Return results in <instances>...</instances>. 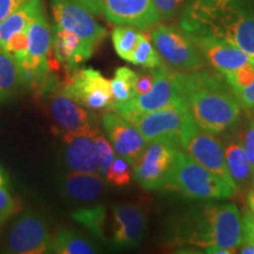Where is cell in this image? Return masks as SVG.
Segmentation results:
<instances>
[{
    "instance_id": "6da1fadb",
    "label": "cell",
    "mask_w": 254,
    "mask_h": 254,
    "mask_svg": "<svg viewBox=\"0 0 254 254\" xmlns=\"http://www.w3.org/2000/svg\"><path fill=\"white\" fill-rule=\"evenodd\" d=\"M243 241L241 213L234 204L208 201L178 219L172 243L212 254L236 253Z\"/></svg>"
},
{
    "instance_id": "7a4b0ae2",
    "label": "cell",
    "mask_w": 254,
    "mask_h": 254,
    "mask_svg": "<svg viewBox=\"0 0 254 254\" xmlns=\"http://www.w3.org/2000/svg\"><path fill=\"white\" fill-rule=\"evenodd\" d=\"M178 97L200 128L219 134L239 123L241 105L226 81L205 72L174 73Z\"/></svg>"
},
{
    "instance_id": "3957f363",
    "label": "cell",
    "mask_w": 254,
    "mask_h": 254,
    "mask_svg": "<svg viewBox=\"0 0 254 254\" xmlns=\"http://www.w3.org/2000/svg\"><path fill=\"white\" fill-rule=\"evenodd\" d=\"M180 26L190 38L228 41L254 57V7L247 0H193Z\"/></svg>"
},
{
    "instance_id": "277c9868",
    "label": "cell",
    "mask_w": 254,
    "mask_h": 254,
    "mask_svg": "<svg viewBox=\"0 0 254 254\" xmlns=\"http://www.w3.org/2000/svg\"><path fill=\"white\" fill-rule=\"evenodd\" d=\"M164 190L177 192L184 198L201 201L228 199L236 193L233 187L193 160L182 148L177 151Z\"/></svg>"
},
{
    "instance_id": "5b68a950",
    "label": "cell",
    "mask_w": 254,
    "mask_h": 254,
    "mask_svg": "<svg viewBox=\"0 0 254 254\" xmlns=\"http://www.w3.org/2000/svg\"><path fill=\"white\" fill-rule=\"evenodd\" d=\"M179 148V145L168 139L147 142L144 152L132 165L135 182L146 190H164Z\"/></svg>"
},
{
    "instance_id": "8992f818",
    "label": "cell",
    "mask_w": 254,
    "mask_h": 254,
    "mask_svg": "<svg viewBox=\"0 0 254 254\" xmlns=\"http://www.w3.org/2000/svg\"><path fill=\"white\" fill-rule=\"evenodd\" d=\"M180 148L193 160L233 187L237 192V187L228 172L224 147L214 133L200 128L192 119L180 138Z\"/></svg>"
},
{
    "instance_id": "52a82bcc",
    "label": "cell",
    "mask_w": 254,
    "mask_h": 254,
    "mask_svg": "<svg viewBox=\"0 0 254 254\" xmlns=\"http://www.w3.org/2000/svg\"><path fill=\"white\" fill-rule=\"evenodd\" d=\"M151 39L165 65L174 71H195L204 64L195 44L183 30L167 25H155Z\"/></svg>"
},
{
    "instance_id": "ba28073f",
    "label": "cell",
    "mask_w": 254,
    "mask_h": 254,
    "mask_svg": "<svg viewBox=\"0 0 254 254\" xmlns=\"http://www.w3.org/2000/svg\"><path fill=\"white\" fill-rule=\"evenodd\" d=\"M55 78H47L39 92L47 99V110L58 133L87 131L94 128L93 117L63 90Z\"/></svg>"
},
{
    "instance_id": "9c48e42d",
    "label": "cell",
    "mask_w": 254,
    "mask_h": 254,
    "mask_svg": "<svg viewBox=\"0 0 254 254\" xmlns=\"http://www.w3.org/2000/svg\"><path fill=\"white\" fill-rule=\"evenodd\" d=\"M63 90L73 100L90 111L114 109L111 81L92 67L74 69Z\"/></svg>"
},
{
    "instance_id": "30bf717a",
    "label": "cell",
    "mask_w": 254,
    "mask_h": 254,
    "mask_svg": "<svg viewBox=\"0 0 254 254\" xmlns=\"http://www.w3.org/2000/svg\"><path fill=\"white\" fill-rule=\"evenodd\" d=\"M174 73L166 65L155 68V81L147 93L136 95L128 103L114 107L113 111L122 114L129 122L146 113L164 109L174 104H183L178 97L174 85Z\"/></svg>"
},
{
    "instance_id": "8fae6325",
    "label": "cell",
    "mask_w": 254,
    "mask_h": 254,
    "mask_svg": "<svg viewBox=\"0 0 254 254\" xmlns=\"http://www.w3.org/2000/svg\"><path fill=\"white\" fill-rule=\"evenodd\" d=\"M192 120L184 104H174L164 109L146 113L131 123L138 127L145 140L150 142L157 139H168L180 147V138Z\"/></svg>"
},
{
    "instance_id": "7c38bea8",
    "label": "cell",
    "mask_w": 254,
    "mask_h": 254,
    "mask_svg": "<svg viewBox=\"0 0 254 254\" xmlns=\"http://www.w3.org/2000/svg\"><path fill=\"white\" fill-rule=\"evenodd\" d=\"M51 8L56 25L77 34L94 49L106 38V30L94 20L87 8L74 0H51Z\"/></svg>"
},
{
    "instance_id": "4fadbf2b",
    "label": "cell",
    "mask_w": 254,
    "mask_h": 254,
    "mask_svg": "<svg viewBox=\"0 0 254 254\" xmlns=\"http://www.w3.org/2000/svg\"><path fill=\"white\" fill-rule=\"evenodd\" d=\"M51 237L44 219L37 214H25L12 226L7 237V251L15 254L50 253Z\"/></svg>"
},
{
    "instance_id": "5bb4252c",
    "label": "cell",
    "mask_w": 254,
    "mask_h": 254,
    "mask_svg": "<svg viewBox=\"0 0 254 254\" xmlns=\"http://www.w3.org/2000/svg\"><path fill=\"white\" fill-rule=\"evenodd\" d=\"M101 123L117 155L133 165L147 145L138 127L116 111L105 113Z\"/></svg>"
},
{
    "instance_id": "9a60e30c",
    "label": "cell",
    "mask_w": 254,
    "mask_h": 254,
    "mask_svg": "<svg viewBox=\"0 0 254 254\" xmlns=\"http://www.w3.org/2000/svg\"><path fill=\"white\" fill-rule=\"evenodd\" d=\"M104 15L116 25H131L146 31L158 25L160 17L153 0H104Z\"/></svg>"
},
{
    "instance_id": "2e32d148",
    "label": "cell",
    "mask_w": 254,
    "mask_h": 254,
    "mask_svg": "<svg viewBox=\"0 0 254 254\" xmlns=\"http://www.w3.org/2000/svg\"><path fill=\"white\" fill-rule=\"evenodd\" d=\"M147 217L145 209L136 204L113 206V232L111 245L116 249H132L144 238Z\"/></svg>"
},
{
    "instance_id": "e0dca14e",
    "label": "cell",
    "mask_w": 254,
    "mask_h": 254,
    "mask_svg": "<svg viewBox=\"0 0 254 254\" xmlns=\"http://www.w3.org/2000/svg\"><path fill=\"white\" fill-rule=\"evenodd\" d=\"M94 127L87 131L67 132L63 134L65 144L66 163L72 171L99 173V151H98Z\"/></svg>"
},
{
    "instance_id": "ac0fdd59",
    "label": "cell",
    "mask_w": 254,
    "mask_h": 254,
    "mask_svg": "<svg viewBox=\"0 0 254 254\" xmlns=\"http://www.w3.org/2000/svg\"><path fill=\"white\" fill-rule=\"evenodd\" d=\"M206 62L221 74L236 71L250 62L251 56L245 51L228 43L209 37L190 38Z\"/></svg>"
},
{
    "instance_id": "d6986e66",
    "label": "cell",
    "mask_w": 254,
    "mask_h": 254,
    "mask_svg": "<svg viewBox=\"0 0 254 254\" xmlns=\"http://www.w3.org/2000/svg\"><path fill=\"white\" fill-rule=\"evenodd\" d=\"M51 51L59 65L67 69H75L81 63L93 56L95 49L80 39L77 34L53 24Z\"/></svg>"
},
{
    "instance_id": "ffe728a7",
    "label": "cell",
    "mask_w": 254,
    "mask_h": 254,
    "mask_svg": "<svg viewBox=\"0 0 254 254\" xmlns=\"http://www.w3.org/2000/svg\"><path fill=\"white\" fill-rule=\"evenodd\" d=\"M62 192L67 199L74 202L94 201L103 194L106 179L97 172H77L72 171L62 179Z\"/></svg>"
},
{
    "instance_id": "44dd1931",
    "label": "cell",
    "mask_w": 254,
    "mask_h": 254,
    "mask_svg": "<svg viewBox=\"0 0 254 254\" xmlns=\"http://www.w3.org/2000/svg\"><path fill=\"white\" fill-rule=\"evenodd\" d=\"M44 9L43 0H28L17 11L0 23V46L4 47L8 38L14 33L27 31L32 21Z\"/></svg>"
},
{
    "instance_id": "7402d4cb",
    "label": "cell",
    "mask_w": 254,
    "mask_h": 254,
    "mask_svg": "<svg viewBox=\"0 0 254 254\" xmlns=\"http://www.w3.org/2000/svg\"><path fill=\"white\" fill-rule=\"evenodd\" d=\"M224 151L228 172L237 187V192L244 190L251 182H253V173L243 145L240 141L231 140L225 146Z\"/></svg>"
},
{
    "instance_id": "603a6c76",
    "label": "cell",
    "mask_w": 254,
    "mask_h": 254,
    "mask_svg": "<svg viewBox=\"0 0 254 254\" xmlns=\"http://www.w3.org/2000/svg\"><path fill=\"white\" fill-rule=\"evenodd\" d=\"M97 252L95 247L86 238L74 231L62 228L51 240L50 253L56 254H92Z\"/></svg>"
},
{
    "instance_id": "cb8c5ba5",
    "label": "cell",
    "mask_w": 254,
    "mask_h": 254,
    "mask_svg": "<svg viewBox=\"0 0 254 254\" xmlns=\"http://www.w3.org/2000/svg\"><path fill=\"white\" fill-rule=\"evenodd\" d=\"M20 85V72L14 57L0 46V103L13 97Z\"/></svg>"
},
{
    "instance_id": "d4e9b609",
    "label": "cell",
    "mask_w": 254,
    "mask_h": 254,
    "mask_svg": "<svg viewBox=\"0 0 254 254\" xmlns=\"http://www.w3.org/2000/svg\"><path fill=\"white\" fill-rule=\"evenodd\" d=\"M136 80H138V73L133 69L126 66L116 69L114 77L111 80L114 107L134 99L136 97Z\"/></svg>"
},
{
    "instance_id": "484cf974",
    "label": "cell",
    "mask_w": 254,
    "mask_h": 254,
    "mask_svg": "<svg viewBox=\"0 0 254 254\" xmlns=\"http://www.w3.org/2000/svg\"><path fill=\"white\" fill-rule=\"evenodd\" d=\"M72 219L87 228L91 233L99 239L105 240V221H106V208L103 205L79 208L71 214Z\"/></svg>"
},
{
    "instance_id": "4316f807",
    "label": "cell",
    "mask_w": 254,
    "mask_h": 254,
    "mask_svg": "<svg viewBox=\"0 0 254 254\" xmlns=\"http://www.w3.org/2000/svg\"><path fill=\"white\" fill-rule=\"evenodd\" d=\"M131 63L147 69H154L165 66V63L154 47L151 36L148 33L140 32V34H139L138 44H136L134 52H133Z\"/></svg>"
},
{
    "instance_id": "83f0119b",
    "label": "cell",
    "mask_w": 254,
    "mask_h": 254,
    "mask_svg": "<svg viewBox=\"0 0 254 254\" xmlns=\"http://www.w3.org/2000/svg\"><path fill=\"white\" fill-rule=\"evenodd\" d=\"M139 34L138 28L131 25H118L112 31V43L118 55L123 60L131 63L133 52L138 44Z\"/></svg>"
},
{
    "instance_id": "f1b7e54d",
    "label": "cell",
    "mask_w": 254,
    "mask_h": 254,
    "mask_svg": "<svg viewBox=\"0 0 254 254\" xmlns=\"http://www.w3.org/2000/svg\"><path fill=\"white\" fill-rule=\"evenodd\" d=\"M222 75L233 93H237V92L249 87L254 81V65L250 59L249 63L237 68L236 71L224 73Z\"/></svg>"
},
{
    "instance_id": "f546056e",
    "label": "cell",
    "mask_w": 254,
    "mask_h": 254,
    "mask_svg": "<svg viewBox=\"0 0 254 254\" xmlns=\"http://www.w3.org/2000/svg\"><path fill=\"white\" fill-rule=\"evenodd\" d=\"M133 177V166L131 163L122 157H116L112 166L110 167L107 173L106 182L112 184L114 186H127L131 183Z\"/></svg>"
},
{
    "instance_id": "4dcf8cb0",
    "label": "cell",
    "mask_w": 254,
    "mask_h": 254,
    "mask_svg": "<svg viewBox=\"0 0 254 254\" xmlns=\"http://www.w3.org/2000/svg\"><path fill=\"white\" fill-rule=\"evenodd\" d=\"M95 140H97L98 151H99V174L106 179L107 173H109L110 167L112 166L117 153L113 150L111 142L105 138L104 134H101L99 129L95 133Z\"/></svg>"
},
{
    "instance_id": "1f68e13d",
    "label": "cell",
    "mask_w": 254,
    "mask_h": 254,
    "mask_svg": "<svg viewBox=\"0 0 254 254\" xmlns=\"http://www.w3.org/2000/svg\"><path fill=\"white\" fill-rule=\"evenodd\" d=\"M243 221V241L238 250L243 254H254V213L245 209L241 215Z\"/></svg>"
},
{
    "instance_id": "d6a6232c",
    "label": "cell",
    "mask_w": 254,
    "mask_h": 254,
    "mask_svg": "<svg viewBox=\"0 0 254 254\" xmlns=\"http://www.w3.org/2000/svg\"><path fill=\"white\" fill-rule=\"evenodd\" d=\"M17 212V202L8 187L0 186V228L7 222Z\"/></svg>"
},
{
    "instance_id": "836d02e7",
    "label": "cell",
    "mask_w": 254,
    "mask_h": 254,
    "mask_svg": "<svg viewBox=\"0 0 254 254\" xmlns=\"http://www.w3.org/2000/svg\"><path fill=\"white\" fill-rule=\"evenodd\" d=\"M28 47V36L27 31L19 32L12 34L6 41L4 49L14 57V59H20L26 56Z\"/></svg>"
},
{
    "instance_id": "e575fe53",
    "label": "cell",
    "mask_w": 254,
    "mask_h": 254,
    "mask_svg": "<svg viewBox=\"0 0 254 254\" xmlns=\"http://www.w3.org/2000/svg\"><path fill=\"white\" fill-rule=\"evenodd\" d=\"M239 139L244 150L246 152L247 158H249L252 173L254 176V118L251 119L246 128L241 131Z\"/></svg>"
},
{
    "instance_id": "d590c367",
    "label": "cell",
    "mask_w": 254,
    "mask_h": 254,
    "mask_svg": "<svg viewBox=\"0 0 254 254\" xmlns=\"http://www.w3.org/2000/svg\"><path fill=\"white\" fill-rule=\"evenodd\" d=\"M160 19H171L176 17L186 0H153Z\"/></svg>"
},
{
    "instance_id": "8d00e7d4",
    "label": "cell",
    "mask_w": 254,
    "mask_h": 254,
    "mask_svg": "<svg viewBox=\"0 0 254 254\" xmlns=\"http://www.w3.org/2000/svg\"><path fill=\"white\" fill-rule=\"evenodd\" d=\"M155 81V68L152 71L144 72L138 74V80H136V95L147 93L148 91L153 87Z\"/></svg>"
},
{
    "instance_id": "74e56055",
    "label": "cell",
    "mask_w": 254,
    "mask_h": 254,
    "mask_svg": "<svg viewBox=\"0 0 254 254\" xmlns=\"http://www.w3.org/2000/svg\"><path fill=\"white\" fill-rule=\"evenodd\" d=\"M236 94L237 99L239 100L241 107H245L247 111L254 113V81L249 87L244 88Z\"/></svg>"
},
{
    "instance_id": "f35d334b",
    "label": "cell",
    "mask_w": 254,
    "mask_h": 254,
    "mask_svg": "<svg viewBox=\"0 0 254 254\" xmlns=\"http://www.w3.org/2000/svg\"><path fill=\"white\" fill-rule=\"evenodd\" d=\"M28 0H0V23Z\"/></svg>"
},
{
    "instance_id": "ab89813d",
    "label": "cell",
    "mask_w": 254,
    "mask_h": 254,
    "mask_svg": "<svg viewBox=\"0 0 254 254\" xmlns=\"http://www.w3.org/2000/svg\"><path fill=\"white\" fill-rule=\"evenodd\" d=\"M74 1L87 8L92 14H104V0H74Z\"/></svg>"
},
{
    "instance_id": "60d3db41",
    "label": "cell",
    "mask_w": 254,
    "mask_h": 254,
    "mask_svg": "<svg viewBox=\"0 0 254 254\" xmlns=\"http://www.w3.org/2000/svg\"><path fill=\"white\" fill-rule=\"evenodd\" d=\"M8 185H9V179L7 174H6L4 168L0 166V186L8 187Z\"/></svg>"
},
{
    "instance_id": "b9f144b4",
    "label": "cell",
    "mask_w": 254,
    "mask_h": 254,
    "mask_svg": "<svg viewBox=\"0 0 254 254\" xmlns=\"http://www.w3.org/2000/svg\"><path fill=\"white\" fill-rule=\"evenodd\" d=\"M247 198H249V205L251 207V211L254 213V187L253 190L249 193V196H247Z\"/></svg>"
},
{
    "instance_id": "7bdbcfd3",
    "label": "cell",
    "mask_w": 254,
    "mask_h": 254,
    "mask_svg": "<svg viewBox=\"0 0 254 254\" xmlns=\"http://www.w3.org/2000/svg\"><path fill=\"white\" fill-rule=\"evenodd\" d=\"M251 63H252L254 65V57H251Z\"/></svg>"
},
{
    "instance_id": "ee69618b",
    "label": "cell",
    "mask_w": 254,
    "mask_h": 254,
    "mask_svg": "<svg viewBox=\"0 0 254 254\" xmlns=\"http://www.w3.org/2000/svg\"><path fill=\"white\" fill-rule=\"evenodd\" d=\"M253 187H254V176H253Z\"/></svg>"
}]
</instances>
